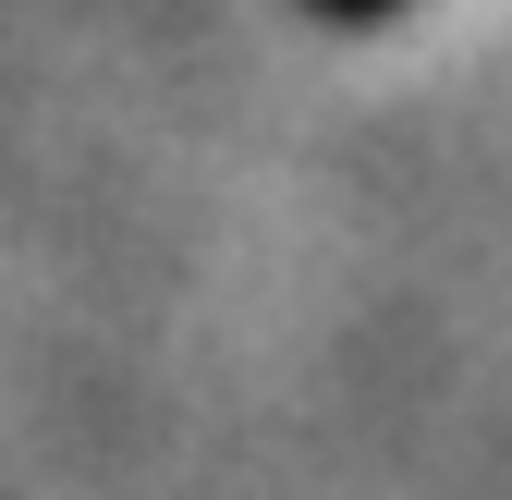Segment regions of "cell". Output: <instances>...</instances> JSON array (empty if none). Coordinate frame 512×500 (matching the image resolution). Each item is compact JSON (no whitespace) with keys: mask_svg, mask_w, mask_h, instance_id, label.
Returning <instances> with one entry per match:
<instances>
[{"mask_svg":"<svg viewBox=\"0 0 512 500\" xmlns=\"http://www.w3.org/2000/svg\"><path fill=\"white\" fill-rule=\"evenodd\" d=\"M317 13H342V25H366V13H391V0H317Z\"/></svg>","mask_w":512,"mask_h":500,"instance_id":"obj_1","label":"cell"}]
</instances>
